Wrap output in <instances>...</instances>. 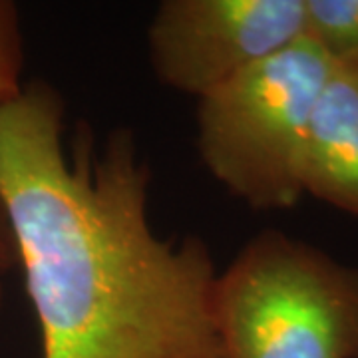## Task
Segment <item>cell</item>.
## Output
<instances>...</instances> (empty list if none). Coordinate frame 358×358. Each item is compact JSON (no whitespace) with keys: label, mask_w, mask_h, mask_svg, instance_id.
<instances>
[{"label":"cell","mask_w":358,"mask_h":358,"mask_svg":"<svg viewBox=\"0 0 358 358\" xmlns=\"http://www.w3.org/2000/svg\"><path fill=\"white\" fill-rule=\"evenodd\" d=\"M334 66L308 40L197 100V150L209 173L253 209L301 201L310 115Z\"/></svg>","instance_id":"obj_3"},{"label":"cell","mask_w":358,"mask_h":358,"mask_svg":"<svg viewBox=\"0 0 358 358\" xmlns=\"http://www.w3.org/2000/svg\"><path fill=\"white\" fill-rule=\"evenodd\" d=\"M303 38L334 68L358 70V0H305Z\"/></svg>","instance_id":"obj_6"},{"label":"cell","mask_w":358,"mask_h":358,"mask_svg":"<svg viewBox=\"0 0 358 358\" xmlns=\"http://www.w3.org/2000/svg\"><path fill=\"white\" fill-rule=\"evenodd\" d=\"M14 265H18L16 243H14L13 229H10L8 217L4 213V207L0 205V273L13 268Z\"/></svg>","instance_id":"obj_8"},{"label":"cell","mask_w":358,"mask_h":358,"mask_svg":"<svg viewBox=\"0 0 358 358\" xmlns=\"http://www.w3.org/2000/svg\"><path fill=\"white\" fill-rule=\"evenodd\" d=\"M301 185L346 215L358 217V70L333 68L310 115Z\"/></svg>","instance_id":"obj_5"},{"label":"cell","mask_w":358,"mask_h":358,"mask_svg":"<svg viewBox=\"0 0 358 358\" xmlns=\"http://www.w3.org/2000/svg\"><path fill=\"white\" fill-rule=\"evenodd\" d=\"M0 305H2V282H0Z\"/></svg>","instance_id":"obj_9"},{"label":"cell","mask_w":358,"mask_h":358,"mask_svg":"<svg viewBox=\"0 0 358 358\" xmlns=\"http://www.w3.org/2000/svg\"><path fill=\"white\" fill-rule=\"evenodd\" d=\"M150 167L129 129L102 148L34 80L0 110V205L13 229L42 358H225L217 271L199 237L164 241L148 221Z\"/></svg>","instance_id":"obj_1"},{"label":"cell","mask_w":358,"mask_h":358,"mask_svg":"<svg viewBox=\"0 0 358 358\" xmlns=\"http://www.w3.org/2000/svg\"><path fill=\"white\" fill-rule=\"evenodd\" d=\"M305 0H166L148 44L164 86L207 96L303 38Z\"/></svg>","instance_id":"obj_4"},{"label":"cell","mask_w":358,"mask_h":358,"mask_svg":"<svg viewBox=\"0 0 358 358\" xmlns=\"http://www.w3.org/2000/svg\"><path fill=\"white\" fill-rule=\"evenodd\" d=\"M24 42L18 8L10 0H0V110L22 92Z\"/></svg>","instance_id":"obj_7"},{"label":"cell","mask_w":358,"mask_h":358,"mask_svg":"<svg viewBox=\"0 0 358 358\" xmlns=\"http://www.w3.org/2000/svg\"><path fill=\"white\" fill-rule=\"evenodd\" d=\"M225 358H358V267L265 229L217 275Z\"/></svg>","instance_id":"obj_2"}]
</instances>
